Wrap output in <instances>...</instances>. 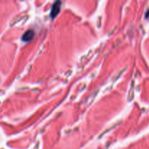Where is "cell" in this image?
<instances>
[{
    "mask_svg": "<svg viewBox=\"0 0 149 149\" xmlns=\"http://www.w3.org/2000/svg\"><path fill=\"white\" fill-rule=\"evenodd\" d=\"M61 2L59 1H55V2L53 4V5H52V10H51V14H50L51 17H52V18H54V17L58 14V13H59L60 11V9H61Z\"/></svg>",
    "mask_w": 149,
    "mask_h": 149,
    "instance_id": "obj_1",
    "label": "cell"
},
{
    "mask_svg": "<svg viewBox=\"0 0 149 149\" xmlns=\"http://www.w3.org/2000/svg\"><path fill=\"white\" fill-rule=\"evenodd\" d=\"M33 35H34V32L33 30H29L23 35V37H22V40L23 42H29V41L31 40L32 38L33 37Z\"/></svg>",
    "mask_w": 149,
    "mask_h": 149,
    "instance_id": "obj_2",
    "label": "cell"
}]
</instances>
